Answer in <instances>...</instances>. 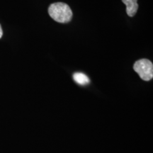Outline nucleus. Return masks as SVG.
Masks as SVG:
<instances>
[{"mask_svg":"<svg viewBox=\"0 0 153 153\" xmlns=\"http://www.w3.org/2000/svg\"><path fill=\"white\" fill-rule=\"evenodd\" d=\"M48 13L51 18L59 23H68L72 18V11L67 4L57 2L52 4L48 8Z\"/></svg>","mask_w":153,"mask_h":153,"instance_id":"f257e3e1","label":"nucleus"},{"mask_svg":"<svg viewBox=\"0 0 153 153\" xmlns=\"http://www.w3.org/2000/svg\"><path fill=\"white\" fill-rule=\"evenodd\" d=\"M133 69L144 81H150L153 77L152 62L148 59H141L136 61Z\"/></svg>","mask_w":153,"mask_h":153,"instance_id":"f03ea898","label":"nucleus"},{"mask_svg":"<svg viewBox=\"0 0 153 153\" xmlns=\"http://www.w3.org/2000/svg\"><path fill=\"white\" fill-rule=\"evenodd\" d=\"M126 6V13L129 16H134L138 9L137 0H122Z\"/></svg>","mask_w":153,"mask_h":153,"instance_id":"7ed1b4c3","label":"nucleus"},{"mask_svg":"<svg viewBox=\"0 0 153 153\" xmlns=\"http://www.w3.org/2000/svg\"><path fill=\"white\" fill-rule=\"evenodd\" d=\"M73 79L80 85H86L89 83V78L85 74L82 72H76L73 74Z\"/></svg>","mask_w":153,"mask_h":153,"instance_id":"20e7f679","label":"nucleus"},{"mask_svg":"<svg viewBox=\"0 0 153 153\" xmlns=\"http://www.w3.org/2000/svg\"><path fill=\"white\" fill-rule=\"evenodd\" d=\"M2 36H3V30H2V28H1V25H0V38L2 37Z\"/></svg>","mask_w":153,"mask_h":153,"instance_id":"39448f33","label":"nucleus"}]
</instances>
